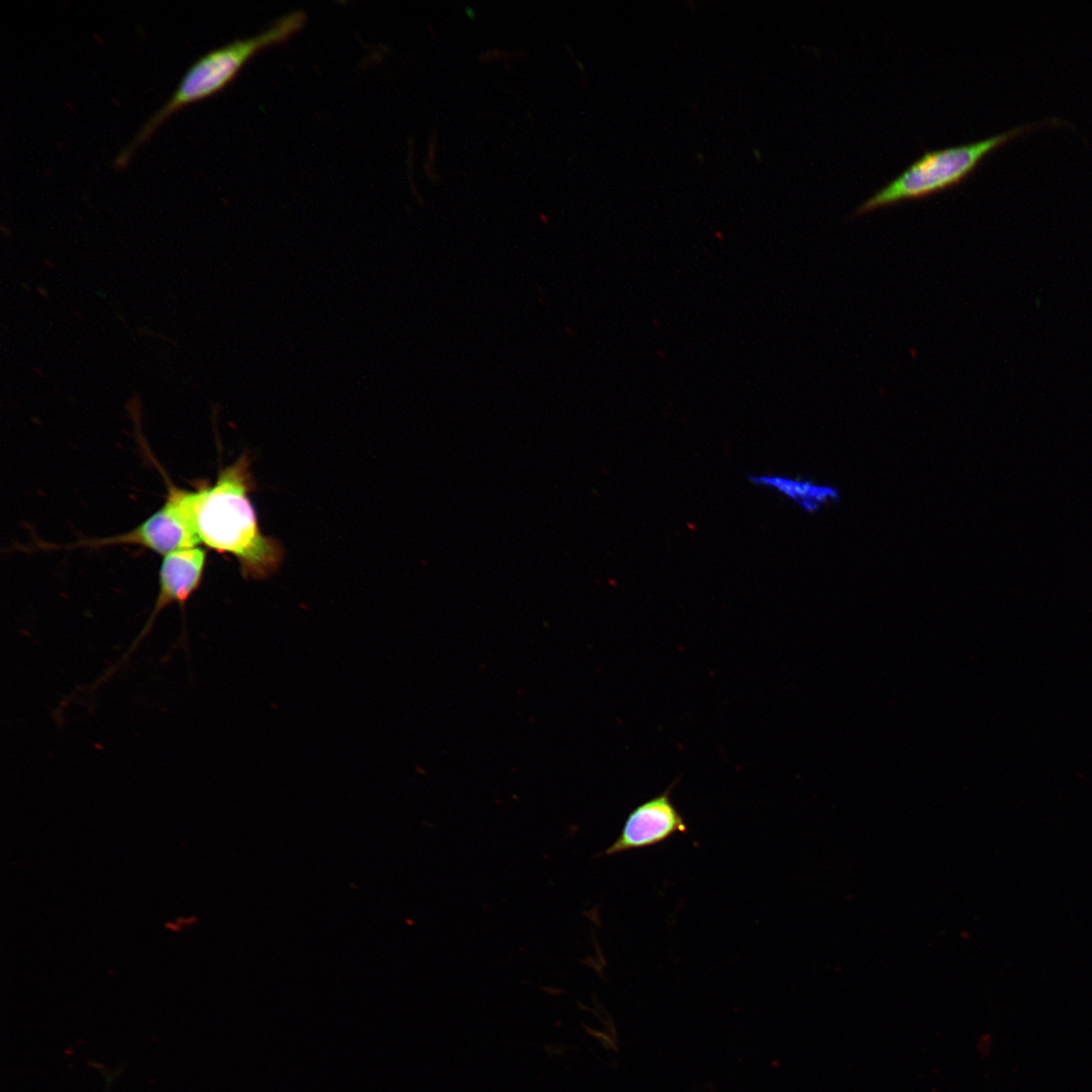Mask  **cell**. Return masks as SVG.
Wrapping results in <instances>:
<instances>
[{
	"label": "cell",
	"mask_w": 1092,
	"mask_h": 1092,
	"mask_svg": "<svg viewBox=\"0 0 1092 1092\" xmlns=\"http://www.w3.org/2000/svg\"><path fill=\"white\" fill-rule=\"evenodd\" d=\"M1028 126L1020 125L972 143L924 151L900 174L859 203L851 215L924 197L957 184L973 171L987 153Z\"/></svg>",
	"instance_id": "3957f363"
},
{
	"label": "cell",
	"mask_w": 1092,
	"mask_h": 1092,
	"mask_svg": "<svg viewBox=\"0 0 1092 1092\" xmlns=\"http://www.w3.org/2000/svg\"><path fill=\"white\" fill-rule=\"evenodd\" d=\"M687 830L682 816L670 799L668 788L634 808L627 816L617 839L598 856H611L657 845Z\"/></svg>",
	"instance_id": "8992f818"
},
{
	"label": "cell",
	"mask_w": 1092,
	"mask_h": 1092,
	"mask_svg": "<svg viewBox=\"0 0 1092 1092\" xmlns=\"http://www.w3.org/2000/svg\"><path fill=\"white\" fill-rule=\"evenodd\" d=\"M199 543L193 521L191 492L170 484L164 505L139 526L121 535L82 541L78 546L136 545L166 555L196 547Z\"/></svg>",
	"instance_id": "277c9868"
},
{
	"label": "cell",
	"mask_w": 1092,
	"mask_h": 1092,
	"mask_svg": "<svg viewBox=\"0 0 1092 1092\" xmlns=\"http://www.w3.org/2000/svg\"><path fill=\"white\" fill-rule=\"evenodd\" d=\"M205 560L206 552L198 546L180 549L164 555L159 571V592L153 611L127 652L106 672V675L101 678L102 680L111 675L121 663L126 661L142 640L151 632L157 617L165 608L173 604H177L181 608L185 607L189 598L200 584Z\"/></svg>",
	"instance_id": "5b68a950"
},
{
	"label": "cell",
	"mask_w": 1092,
	"mask_h": 1092,
	"mask_svg": "<svg viewBox=\"0 0 1092 1092\" xmlns=\"http://www.w3.org/2000/svg\"><path fill=\"white\" fill-rule=\"evenodd\" d=\"M752 153H753V154H752V156H753V157H754V158H755L756 160H758V161H759V160H762V155H761L760 151H758V150H756V149H753V150H752Z\"/></svg>",
	"instance_id": "ba28073f"
},
{
	"label": "cell",
	"mask_w": 1092,
	"mask_h": 1092,
	"mask_svg": "<svg viewBox=\"0 0 1092 1092\" xmlns=\"http://www.w3.org/2000/svg\"><path fill=\"white\" fill-rule=\"evenodd\" d=\"M305 22V13L296 10L278 18L260 33L235 39L197 58L182 76L168 100L145 121L132 140L117 154L114 165L123 167L134 150L174 111L223 88L256 54L286 41L297 33Z\"/></svg>",
	"instance_id": "7a4b0ae2"
},
{
	"label": "cell",
	"mask_w": 1092,
	"mask_h": 1092,
	"mask_svg": "<svg viewBox=\"0 0 1092 1092\" xmlns=\"http://www.w3.org/2000/svg\"><path fill=\"white\" fill-rule=\"evenodd\" d=\"M749 479L755 484L777 489L806 511H815L828 500L838 499V491L835 488L807 480H796L779 475H751Z\"/></svg>",
	"instance_id": "52a82bcc"
},
{
	"label": "cell",
	"mask_w": 1092,
	"mask_h": 1092,
	"mask_svg": "<svg viewBox=\"0 0 1092 1092\" xmlns=\"http://www.w3.org/2000/svg\"><path fill=\"white\" fill-rule=\"evenodd\" d=\"M466 12H467V14H468V16H469L470 18H473V17H474V13H473V11H472V9H471L470 7H467V8H466Z\"/></svg>",
	"instance_id": "9c48e42d"
},
{
	"label": "cell",
	"mask_w": 1092,
	"mask_h": 1092,
	"mask_svg": "<svg viewBox=\"0 0 1092 1092\" xmlns=\"http://www.w3.org/2000/svg\"><path fill=\"white\" fill-rule=\"evenodd\" d=\"M250 462L246 455L222 469L213 484L191 490L193 521L200 543L234 555L243 573L261 578L274 572L282 559L277 542L260 531L248 492Z\"/></svg>",
	"instance_id": "6da1fadb"
}]
</instances>
